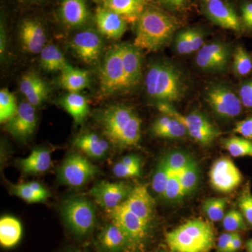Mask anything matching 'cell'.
I'll return each instance as SVG.
<instances>
[{
    "label": "cell",
    "mask_w": 252,
    "mask_h": 252,
    "mask_svg": "<svg viewBox=\"0 0 252 252\" xmlns=\"http://www.w3.org/2000/svg\"><path fill=\"white\" fill-rule=\"evenodd\" d=\"M246 248L248 252H252V238L247 242Z\"/></svg>",
    "instance_id": "54"
},
{
    "label": "cell",
    "mask_w": 252,
    "mask_h": 252,
    "mask_svg": "<svg viewBox=\"0 0 252 252\" xmlns=\"http://www.w3.org/2000/svg\"><path fill=\"white\" fill-rule=\"evenodd\" d=\"M132 213L149 225L154 216L155 201L146 185H139L132 189L124 202Z\"/></svg>",
    "instance_id": "16"
},
{
    "label": "cell",
    "mask_w": 252,
    "mask_h": 252,
    "mask_svg": "<svg viewBox=\"0 0 252 252\" xmlns=\"http://www.w3.org/2000/svg\"><path fill=\"white\" fill-rule=\"evenodd\" d=\"M102 38L94 30L81 31L72 38L70 47L78 57L86 64L96 62L102 51Z\"/></svg>",
    "instance_id": "14"
},
{
    "label": "cell",
    "mask_w": 252,
    "mask_h": 252,
    "mask_svg": "<svg viewBox=\"0 0 252 252\" xmlns=\"http://www.w3.org/2000/svg\"><path fill=\"white\" fill-rule=\"evenodd\" d=\"M233 70L238 77H245L252 71V58L245 48L237 46L233 56Z\"/></svg>",
    "instance_id": "36"
},
{
    "label": "cell",
    "mask_w": 252,
    "mask_h": 252,
    "mask_svg": "<svg viewBox=\"0 0 252 252\" xmlns=\"http://www.w3.org/2000/svg\"><path fill=\"white\" fill-rule=\"evenodd\" d=\"M227 202L224 198L207 199L203 203V211L212 221H219L225 216Z\"/></svg>",
    "instance_id": "37"
},
{
    "label": "cell",
    "mask_w": 252,
    "mask_h": 252,
    "mask_svg": "<svg viewBox=\"0 0 252 252\" xmlns=\"http://www.w3.org/2000/svg\"><path fill=\"white\" fill-rule=\"evenodd\" d=\"M242 16L245 26L252 29V2L244 5L242 8Z\"/></svg>",
    "instance_id": "49"
},
{
    "label": "cell",
    "mask_w": 252,
    "mask_h": 252,
    "mask_svg": "<svg viewBox=\"0 0 252 252\" xmlns=\"http://www.w3.org/2000/svg\"><path fill=\"white\" fill-rule=\"evenodd\" d=\"M20 168L25 174L38 175L47 171L51 165V156L45 149H34L26 158L18 161Z\"/></svg>",
    "instance_id": "25"
},
{
    "label": "cell",
    "mask_w": 252,
    "mask_h": 252,
    "mask_svg": "<svg viewBox=\"0 0 252 252\" xmlns=\"http://www.w3.org/2000/svg\"><path fill=\"white\" fill-rule=\"evenodd\" d=\"M159 1L170 7L177 9V8L182 7L183 5H185L187 0H159Z\"/></svg>",
    "instance_id": "52"
},
{
    "label": "cell",
    "mask_w": 252,
    "mask_h": 252,
    "mask_svg": "<svg viewBox=\"0 0 252 252\" xmlns=\"http://www.w3.org/2000/svg\"><path fill=\"white\" fill-rule=\"evenodd\" d=\"M233 131L235 133L252 140V117L238 122Z\"/></svg>",
    "instance_id": "46"
},
{
    "label": "cell",
    "mask_w": 252,
    "mask_h": 252,
    "mask_svg": "<svg viewBox=\"0 0 252 252\" xmlns=\"http://www.w3.org/2000/svg\"><path fill=\"white\" fill-rule=\"evenodd\" d=\"M61 16L63 23L69 27H79L85 24L89 16L85 0H63Z\"/></svg>",
    "instance_id": "22"
},
{
    "label": "cell",
    "mask_w": 252,
    "mask_h": 252,
    "mask_svg": "<svg viewBox=\"0 0 252 252\" xmlns=\"http://www.w3.org/2000/svg\"><path fill=\"white\" fill-rule=\"evenodd\" d=\"M73 145L88 157L94 159L104 157L109 149L108 142L94 132H86L78 136L73 141Z\"/></svg>",
    "instance_id": "24"
},
{
    "label": "cell",
    "mask_w": 252,
    "mask_h": 252,
    "mask_svg": "<svg viewBox=\"0 0 252 252\" xmlns=\"http://www.w3.org/2000/svg\"><path fill=\"white\" fill-rule=\"evenodd\" d=\"M205 35L203 32L198 29H191V44L193 52H198L205 44Z\"/></svg>",
    "instance_id": "47"
},
{
    "label": "cell",
    "mask_w": 252,
    "mask_h": 252,
    "mask_svg": "<svg viewBox=\"0 0 252 252\" xmlns=\"http://www.w3.org/2000/svg\"><path fill=\"white\" fill-rule=\"evenodd\" d=\"M165 163L172 172H180L193 159L183 152H173L163 158Z\"/></svg>",
    "instance_id": "40"
},
{
    "label": "cell",
    "mask_w": 252,
    "mask_h": 252,
    "mask_svg": "<svg viewBox=\"0 0 252 252\" xmlns=\"http://www.w3.org/2000/svg\"><path fill=\"white\" fill-rule=\"evenodd\" d=\"M157 107L162 114L179 119L185 126L189 135L202 145H210L220 135V130L201 113L192 112L183 115L172 104L167 102H157Z\"/></svg>",
    "instance_id": "5"
},
{
    "label": "cell",
    "mask_w": 252,
    "mask_h": 252,
    "mask_svg": "<svg viewBox=\"0 0 252 252\" xmlns=\"http://www.w3.org/2000/svg\"><path fill=\"white\" fill-rule=\"evenodd\" d=\"M205 14L207 17L221 28L240 31L242 24L233 8L222 0H212L206 2Z\"/></svg>",
    "instance_id": "17"
},
{
    "label": "cell",
    "mask_w": 252,
    "mask_h": 252,
    "mask_svg": "<svg viewBox=\"0 0 252 252\" xmlns=\"http://www.w3.org/2000/svg\"><path fill=\"white\" fill-rule=\"evenodd\" d=\"M205 1H206V2H208V1H212V0H205Z\"/></svg>",
    "instance_id": "55"
},
{
    "label": "cell",
    "mask_w": 252,
    "mask_h": 252,
    "mask_svg": "<svg viewBox=\"0 0 252 252\" xmlns=\"http://www.w3.org/2000/svg\"><path fill=\"white\" fill-rule=\"evenodd\" d=\"M242 245H243V240H242L241 236L238 232H235L229 248H228V252H238L241 248Z\"/></svg>",
    "instance_id": "50"
},
{
    "label": "cell",
    "mask_w": 252,
    "mask_h": 252,
    "mask_svg": "<svg viewBox=\"0 0 252 252\" xmlns=\"http://www.w3.org/2000/svg\"><path fill=\"white\" fill-rule=\"evenodd\" d=\"M99 85L104 94L128 90L123 65L121 44L113 46L106 53L99 71Z\"/></svg>",
    "instance_id": "6"
},
{
    "label": "cell",
    "mask_w": 252,
    "mask_h": 252,
    "mask_svg": "<svg viewBox=\"0 0 252 252\" xmlns=\"http://www.w3.org/2000/svg\"><path fill=\"white\" fill-rule=\"evenodd\" d=\"M152 132L157 137L168 139H180L188 135L185 126L179 119L167 114H163L155 121Z\"/></svg>",
    "instance_id": "27"
},
{
    "label": "cell",
    "mask_w": 252,
    "mask_h": 252,
    "mask_svg": "<svg viewBox=\"0 0 252 252\" xmlns=\"http://www.w3.org/2000/svg\"><path fill=\"white\" fill-rule=\"evenodd\" d=\"M132 189L123 182L112 183L102 181L91 189V194L96 203L108 211L124 203Z\"/></svg>",
    "instance_id": "13"
},
{
    "label": "cell",
    "mask_w": 252,
    "mask_h": 252,
    "mask_svg": "<svg viewBox=\"0 0 252 252\" xmlns=\"http://www.w3.org/2000/svg\"><path fill=\"white\" fill-rule=\"evenodd\" d=\"M177 28L175 18L155 8H146L137 21L134 45L155 52L171 40Z\"/></svg>",
    "instance_id": "3"
},
{
    "label": "cell",
    "mask_w": 252,
    "mask_h": 252,
    "mask_svg": "<svg viewBox=\"0 0 252 252\" xmlns=\"http://www.w3.org/2000/svg\"><path fill=\"white\" fill-rule=\"evenodd\" d=\"M231 50L223 42L205 44L197 53L195 63L200 69L207 72H223L229 63Z\"/></svg>",
    "instance_id": "12"
},
{
    "label": "cell",
    "mask_w": 252,
    "mask_h": 252,
    "mask_svg": "<svg viewBox=\"0 0 252 252\" xmlns=\"http://www.w3.org/2000/svg\"><path fill=\"white\" fill-rule=\"evenodd\" d=\"M0 54L1 57L4 56L5 51H6V36L4 27L1 26V32H0Z\"/></svg>",
    "instance_id": "53"
},
{
    "label": "cell",
    "mask_w": 252,
    "mask_h": 252,
    "mask_svg": "<svg viewBox=\"0 0 252 252\" xmlns=\"http://www.w3.org/2000/svg\"><path fill=\"white\" fill-rule=\"evenodd\" d=\"M99 241L104 250L111 252L121 251L130 246V240L126 232L114 222L104 228L99 235Z\"/></svg>",
    "instance_id": "26"
},
{
    "label": "cell",
    "mask_w": 252,
    "mask_h": 252,
    "mask_svg": "<svg viewBox=\"0 0 252 252\" xmlns=\"http://www.w3.org/2000/svg\"><path fill=\"white\" fill-rule=\"evenodd\" d=\"M223 226L227 232L240 231L248 230L247 222L241 212L231 210L225 213L223 220Z\"/></svg>",
    "instance_id": "39"
},
{
    "label": "cell",
    "mask_w": 252,
    "mask_h": 252,
    "mask_svg": "<svg viewBox=\"0 0 252 252\" xmlns=\"http://www.w3.org/2000/svg\"><path fill=\"white\" fill-rule=\"evenodd\" d=\"M182 71L167 61L153 63L145 77L147 94L157 102L172 104L183 98L187 91Z\"/></svg>",
    "instance_id": "2"
},
{
    "label": "cell",
    "mask_w": 252,
    "mask_h": 252,
    "mask_svg": "<svg viewBox=\"0 0 252 252\" xmlns=\"http://www.w3.org/2000/svg\"><path fill=\"white\" fill-rule=\"evenodd\" d=\"M98 173V167L84 156L72 154L68 156L59 170V180L63 185L81 187L90 182Z\"/></svg>",
    "instance_id": "8"
},
{
    "label": "cell",
    "mask_w": 252,
    "mask_h": 252,
    "mask_svg": "<svg viewBox=\"0 0 252 252\" xmlns=\"http://www.w3.org/2000/svg\"><path fill=\"white\" fill-rule=\"evenodd\" d=\"M121 46L127 89H132L140 83L142 78V54L140 49L134 44L124 43Z\"/></svg>",
    "instance_id": "21"
},
{
    "label": "cell",
    "mask_w": 252,
    "mask_h": 252,
    "mask_svg": "<svg viewBox=\"0 0 252 252\" xmlns=\"http://www.w3.org/2000/svg\"><path fill=\"white\" fill-rule=\"evenodd\" d=\"M102 6L121 16L126 22L138 21L145 9L144 0H101Z\"/></svg>",
    "instance_id": "23"
},
{
    "label": "cell",
    "mask_w": 252,
    "mask_h": 252,
    "mask_svg": "<svg viewBox=\"0 0 252 252\" xmlns=\"http://www.w3.org/2000/svg\"><path fill=\"white\" fill-rule=\"evenodd\" d=\"M165 240L173 252H208L215 245V233L210 223L193 220L167 233Z\"/></svg>",
    "instance_id": "4"
},
{
    "label": "cell",
    "mask_w": 252,
    "mask_h": 252,
    "mask_svg": "<svg viewBox=\"0 0 252 252\" xmlns=\"http://www.w3.org/2000/svg\"><path fill=\"white\" fill-rule=\"evenodd\" d=\"M238 206L247 223L252 227V193L250 187L243 189L239 198Z\"/></svg>",
    "instance_id": "42"
},
{
    "label": "cell",
    "mask_w": 252,
    "mask_h": 252,
    "mask_svg": "<svg viewBox=\"0 0 252 252\" xmlns=\"http://www.w3.org/2000/svg\"><path fill=\"white\" fill-rule=\"evenodd\" d=\"M11 191L16 196L29 203L45 201L50 196L49 190L39 182H28L11 186Z\"/></svg>",
    "instance_id": "30"
},
{
    "label": "cell",
    "mask_w": 252,
    "mask_h": 252,
    "mask_svg": "<svg viewBox=\"0 0 252 252\" xmlns=\"http://www.w3.org/2000/svg\"><path fill=\"white\" fill-rule=\"evenodd\" d=\"M223 145L232 157H252V140L248 138L234 136L223 140Z\"/></svg>",
    "instance_id": "33"
},
{
    "label": "cell",
    "mask_w": 252,
    "mask_h": 252,
    "mask_svg": "<svg viewBox=\"0 0 252 252\" xmlns=\"http://www.w3.org/2000/svg\"><path fill=\"white\" fill-rule=\"evenodd\" d=\"M61 215L69 228L81 236L90 233L95 225V208L85 198L69 199L63 204Z\"/></svg>",
    "instance_id": "7"
},
{
    "label": "cell",
    "mask_w": 252,
    "mask_h": 252,
    "mask_svg": "<svg viewBox=\"0 0 252 252\" xmlns=\"http://www.w3.org/2000/svg\"><path fill=\"white\" fill-rule=\"evenodd\" d=\"M19 35L23 49L31 54H40L46 46L45 30L34 20H25L21 23Z\"/></svg>",
    "instance_id": "18"
},
{
    "label": "cell",
    "mask_w": 252,
    "mask_h": 252,
    "mask_svg": "<svg viewBox=\"0 0 252 252\" xmlns=\"http://www.w3.org/2000/svg\"><path fill=\"white\" fill-rule=\"evenodd\" d=\"M112 222L117 223L126 232L130 242V246H138L147 238L149 225L146 223L122 203L108 210Z\"/></svg>",
    "instance_id": "10"
},
{
    "label": "cell",
    "mask_w": 252,
    "mask_h": 252,
    "mask_svg": "<svg viewBox=\"0 0 252 252\" xmlns=\"http://www.w3.org/2000/svg\"><path fill=\"white\" fill-rule=\"evenodd\" d=\"M171 172L162 158L156 169L152 183V189L158 195H163Z\"/></svg>",
    "instance_id": "38"
},
{
    "label": "cell",
    "mask_w": 252,
    "mask_h": 252,
    "mask_svg": "<svg viewBox=\"0 0 252 252\" xmlns=\"http://www.w3.org/2000/svg\"><path fill=\"white\" fill-rule=\"evenodd\" d=\"M210 181L212 188L217 191L227 193L238 188L243 181V176L232 160L221 157L212 165Z\"/></svg>",
    "instance_id": "11"
},
{
    "label": "cell",
    "mask_w": 252,
    "mask_h": 252,
    "mask_svg": "<svg viewBox=\"0 0 252 252\" xmlns=\"http://www.w3.org/2000/svg\"><path fill=\"white\" fill-rule=\"evenodd\" d=\"M22 225L15 217L6 216L0 220V243L4 248H12L20 241Z\"/></svg>",
    "instance_id": "32"
},
{
    "label": "cell",
    "mask_w": 252,
    "mask_h": 252,
    "mask_svg": "<svg viewBox=\"0 0 252 252\" xmlns=\"http://www.w3.org/2000/svg\"><path fill=\"white\" fill-rule=\"evenodd\" d=\"M94 19L99 33L109 39H120L127 28L126 21L120 15L103 6H99L96 10Z\"/></svg>",
    "instance_id": "19"
},
{
    "label": "cell",
    "mask_w": 252,
    "mask_h": 252,
    "mask_svg": "<svg viewBox=\"0 0 252 252\" xmlns=\"http://www.w3.org/2000/svg\"><path fill=\"white\" fill-rule=\"evenodd\" d=\"M41 67L48 72H63L70 67L61 50L54 44L46 45L40 53Z\"/></svg>",
    "instance_id": "31"
},
{
    "label": "cell",
    "mask_w": 252,
    "mask_h": 252,
    "mask_svg": "<svg viewBox=\"0 0 252 252\" xmlns=\"http://www.w3.org/2000/svg\"><path fill=\"white\" fill-rule=\"evenodd\" d=\"M205 100L213 112L223 119H232L242 112L243 103L240 97L228 86L215 84L205 93Z\"/></svg>",
    "instance_id": "9"
},
{
    "label": "cell",
    "mask_w": 252,
    "mask_h": 252,
    "mask_svg": "<svg viewBox=\"0 0 252 252\" xmlns=\"http://www.w3.org/2000/svg\"><path fill=\"white\" fill-rule=\"evenodd\" d=\"M176 51L180 55H188L193 53L191 44V29L181 31L175 39Z\"/></svg>",
    "instance_id": "43"
},
{
    "label": "cell",
    "mask_w": 252,
    "mask_h": 252,
    "mask_svg": "<svg viewBox=\"0 0 252 252\" xmlns=\"http://www.w3.org/2000/svg\"><path fill=\"white\" fill-rule=\"evenodd\" d=\"M167 200H177L185 196L177 172H171L163 195Z\"/></svg>",
    "instance_id": "41"
},
{
    "label": "cell",
    "mask_w": 252,
    "mask_h": 252,
    "mask_svg": "<svg viewBox=\"0 0 252 252\" xmlns=\"http://www.w3.org/2000/svg\"><path fill=\"white\" fill-rule=\"evenodd\" d=\"M37 124L35 109L29 102L18 105V112L6 123L5 129L18 140H25L33 135Z\"/></svg>",
    "instance_id": "15"
},
{
    "label": "cell",
    "mask_w": 252,
    "mask_h": 252,
    "mask_svg": "<svg viewBox=\"0 0 252 252\" xmlns=\"http://www.w3.org/2000/svg\"><path fill=\"white\" fill-rule=\"evenodd\" d=\"M120 162L129 166L141 167L140 158L135 155L126 156L123 158Z\"/></svg>",
    "instance_id": "51"
},
{
    "label": "cell",
    "mask_w": 252,
    "mask_h": 252,
    "mask_svg": "<svg viewBox=\"0 0 252 252\" xmlns=\"http://www.w3.org/2000/svg\"><path fill=\"white\" fill-rule=\"evenodd\" d=\"M99 122L107 140L119 148L136 147L140 142L142 121L131 107L109 106L99 114Z\"/></svg>",
    "instance_id": "1"
},
{
    "label": "cell",
    "mask_w": 252,
    "mask_h": 252,
    "mask_svg": "<svg viewBox=\"0 0 252 252\" xmlns=\"http://www.w3.org/2000/svg\"><path fill=\"white\" fill-rule=\"evenodd\" d=\"M18 105L16 97L8 89L0 91V122L5 124L14 117L18 112Z\"/></svg>",
    "instance_id": "34"
},
{
    "label": "cell",
    "mask_w": 252,
    "mask_h": 252,
    "mask_svg": "<svg viewBox=\"0 0 252 252\" xmlns=\"http://www.w3.org/2000/svg\"><path fill=\"white\" fill-rule=\"evenodd\" d=\"M184 195L191 193L196 187L198 182V167L196 162L192 160L180 172H177Z\"/></svg>",
    "instance_id": "35"
},
{
    "label": "cell",
    "mask_w": 252,
    "mask_h": 252,
    "mask_svg": "<svg viewBox=\"0 0 252 252\" xmlns=\"http://www.w3.org/2000/svg\"><path fill=\"white\" fill-rule=\"evenodd\" d=\"M239 97L242 103L247 108H252V79L244 83L240 86Z\"/></svg>",
    "instance_id": "45"
},
{
    "label": "cell",
    "mask_w": 252,
    "mask_h": 252,
    "mask_svg": "<svg viewBox=\"0 0 252 252\" xmlns=\"http://www.w3.org/2000/svg\"><path fill=\"white\" fill-rule=\"evenodd\" d=\"M59 104L73 118L76 124H81L89 113L87 99L79 93H69L59 100Z\"/></svg>",
    "instance_id": "28"
},
{
    "label": "cell",
    "mask_w": 252,
    "mask_h": 252,
    "mask_svg": "<svg viewBox=\"0 0 252 252\" xmlns=\"http://www.w3.org/2000/svg\"><path fill=\"white\" fill-rule=\"evenodd\" d=\"M59 84L63 89L69 93H78L89 87L90 77L87 71L76 69L70 66L61 72Z\"/></svg>",
    "instance_id": "29"
},
{
    "label": "cell",
    "mask_w": 252,
    "mask_h": 252,
    "mask_svg": "<svg viewBox=\"0 0 252 252\" xmlns=\"http://www.w3.org/2000/svg\"><path fill=\"white\" fill-rule=\"evenodd\" d=\"M234 233L226 232V233L220 235L218 239V242H217V251L218 252H228V248H229Z\"/></svg>",
    "instance_id": "48"
},
{
    "label": "cell",
    "mask_w": 252,
    "mask_h": 252,
    "mask_svg": "<svg viewBox=\"0 0 252 252\" xmlns=\"http://www.w3.org/2000/svg\"></svg>",
    "instance_id": "56"
},
{
    "label": "cell",
    "mask_w": 252,
    "mask_h": 252,
    "mask_svg": "<svg viewBox=\"0 0 252 252\" xmlns=\"http://www.w3.org/2000/svg\"><path fill=\"white\" fill-rule=\"evenodd\" d=\"M20 91L34 107L44 103L50 92L46 81L34 72H28L23 76L20 81Z\"/></svg>",
    "instance_id": "20"
},
{
    "label": "cell",
    "mask_w": 252,
    "mask_h": 252,
    "mask_svg": "<svg viewBox=\"0 0 252 252\" xmlns=\"http://www.w3.org/2000/svg\"><path fill=\"white\" fill-rule=\"evenodd\" d=\"M113 173L119 178L138 177L141 174V167L129 166L119 162L113 167Z\"/></svg>",
    "instance_id": "44"
}]
</instances>
